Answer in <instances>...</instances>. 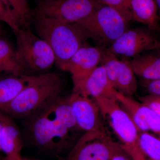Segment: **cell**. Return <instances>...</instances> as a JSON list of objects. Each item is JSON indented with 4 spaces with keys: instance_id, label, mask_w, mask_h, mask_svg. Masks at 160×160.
<instances>
[{
    "instance_id": "obj_1",
    "label": "cell",
    "mask_w": 160,
    "mask_h": 160,
    "mask_svg": "<svg viewBox=\"0 0 160 160\" xmlns=\"http://www.w3.org/2000/svg\"><path fill=\"white\" fill-rule=\"evenodd\" d=\"M22 120L32 145L58 157L68 153L81 136H78L82 131L77 125L67 98L60 97Z\"/></svg>"
},
{
    "instance_id": "obj_2",
    "label": "cell",
    "mask_w": 160,
    "mask_h": 160,
    "mask_svg": "<svg viewBox=\"0 0 160 160\" xmlns=\"http://www.w3.org/2000/svg\"><path fill=\"white\" fill-rule=\"evenodd\" d=\"M65 85L64 79L57 73L35 75L30 84L0 110L13 118L24 119L60 97Z\"/></svg>"
},
{
    "instance_id": "obj_3",
    "label": "cell",
    "mask_w": 160,
    "mask_h": 160,
    "mask_svg": "<svg viewBox=\"0 0 160 160\" xmlns=\"http://www.w3.org/2000/svg\"><path fill=\"white\" fill-rule=\"evenodd\" d=\"M32 24L38 36L49 44L55 56V64L61 68L90 35L77 23H69L48 18L33 17Z\"/></svg>"
},
{
    "instance_id": "obj_4",
    "label": "cell",
    "mask_w": 160,
    "mask_h": 160,
    "mask_svg": "<svg viewBox=\"0 0 160 160\" xmlns=\"http://www.w3.org/2000/svg\"><path fill=\"white\" fill-rule=\"evenodd\" d=\"M92 100L117 137L121 148L133 160H147L140 148V131L118 101L105 98Z\"/></svg>"
},
{
    "instance_id": "obj_5",
    "label": "cell",
    "mask_w": 160,
    "mask_h": 160,
    "mask_svg": "<svg viewBox=\"0 0 160 160\" xmlns=\"http://www.w3.org/2000/svg\"><path fill=\"white\" fill-rule=\"evenodd\" d=\"M17 37V56L23 71L44 72L55 63L54 52L45 40L29 29H20Z\"/></svg>"
},
{
    "instance_id": "obj_6",
    "label": "cell",
    "mask_w": 160,
    "mask_h": 160,
    "mask_svg": "<svg viewBox=\"0 0 160 160\" xmlns=\"http://www.w3.org/2000/svg\"><path fill=\"white\" fill-rule=\"evenodd\" d=\"M129 22L117 10L102 4L77 24L89 33L91 38L111 45L128 29Z\"/></svg>"
},
{
    "instance_id": "obj_7",
    "label": "cell",
    "mask_w": 160,
    "mask_h": 160,
    "mask_svg": "<svg viewBox=\"0 0 160 160\" xmlns=\"http://www.w3.org/2000/svg\"><path fill=\"white\" fill-rule=\"evenodd\" d=\"M102 5L96 0H40L33 17L78 23Z\"/></svg>"
},
{
    "instance_id": "obj_8",
    "label": "cell",
    "mask_w": 160,
    "mask_h": 160,
    "mask_svg": "<svg viewBox=\"0 0 160 160\" xmlns=\"http://www.w3.org/2000/svg\"><path fill=\"white\" fill-rule=\"evenodd\" d=\"M120 147L107 133L84 132L64 160H110Z\"/></svg>"
},
{
    "instance_id": "obj_9",
    "label": "cell",
    "mask_w": 160,
    "mask_h": 160,
    "mask_svg": "<svg viewBox=\"0 0 160 160\" xmlns=\"http://www.w3.org/2000/svg\"><path fill=\"white\" fill-rule=\"evenodd\" d=\"M149 29H127L108 50L115 56L134 58L146 52L157 50L159 40Z\"/></svg>"
},
{
    "instance_id": "obj_10",
    "label": "cell",
    "mask_w": 160,
    "mask_h": 160,
    "mask_svg": "<svg viewBox=\"0 0 160 160\" xmlns=\"http://www.w3.org/2000/svg\"><path fill=\"white\" fill-rule=\"evenodd\" d=\"M101 63L112 85L118 92L130 97L136 92L137 82L130 61L124 58L119 60L107 49L103 51Z\"/></svg>"
},
{
    "instance_id": "obj_11",
    "label": "cell",
    "mask_w": 160,
    "mask_h": 160,
    "mask_svg": "<svg viewBox=\"0 0 160 160\" xmlns=\"http://www.w3.org/2000/svg\"><path fill=\"white\" fill-rule=\"evenodd\" d=\"M103 51L98 47L84 44L60 68L71 75L73 91L79 88L101 63Z\"/></svg>"
},
{
    "instance_id": "obj_12",
    "label": "cell",
    "mask_w": 160,
    "mask_h": 160,
    "mask_svg": "<svg viewBox=\"0 0 160 160\" xmlns=\"http://www.w3.org/2000/svg\"><path fill=\"white\" fill-rule=\"evenodd\" d=\"M67 100L77 125L81 131L106 133L100 117L99 109L94 101L76 92H73Z\"/></svg>"
},
{
    "instance_id": "obj_13",
    "label": "cell",
    "mask_w": 160,
    "mask_h": 160,
    "mask_svg": "<svg viewBox=\"0 0 160 160\" xmlns=\"http://www.w3.org/2000/svg\"><path fill=\"white\" fill-rule=\"evenodd\" d=\"M73 92L93 100L98 98L116 100L118 92L110 82L102 65L98 66L89 75L81 86Z\"/></svg>"
},
{
    "instance_id": "obj_14",
    "label": "cell",
    "mask_w": 160,
    "mask_h": 160,
    "mask_svg": "<svg viewBox=\"0 0 160 160\" xmlns=\"http://www.w3.org/2000/svg\"><path fill=\"white\" fill-rule=\"evenodd\" d=\"M3 112L1 131V151L5 156L20 154L23 143L21 133L13 118Z\"/></svg>"
},
{
    "instance_id": "obj_15",
    "label": "cell",
    "mask_w": 160,
    "mask_h": 160,
    "mask_svg": "<svg viewBox=\"0 0 160 160\" xmlns=\"http://www.w3.org/2000/svg\"><path fill=\"white\" fill-rule=\"evenodd\" d=\"M132 20L142 23L152 31L160 29L158 8L155 0H129Z\"/></svg>"
},
{
    "instance_id": "obj_16",
    "label": "cell",
    "mask_w": 160,
    "mask_h": 160,
    "mask_svg": "<svg viewBox=\"0 0 160 160\" xmlns=\"http://www.w3.org/2000/svg\"><path fill=\"white\" fill-rule=\"evenodd\" d=\"M158 51L133 58L130 62L135 74L144 80H160V53Z\"/></svg>"
},
{
    "instance_id": "obj_17",
    "label": "cell",
    "mask_w": 160,
    "mask_h": 160,
    "mask_svg": "<svg viewBox=\"0 0 160 160\" xmlns=\"http://www.w3.org/2000/svg\"><path fill=\"white\" fill-rule=\"evenodd\" d=\"M35 75L20 74L0 79V110L28 86Z\"/></svg>"
},
{
    "instance_id": "obj_18",
    "label": "cell",
    "mask_w": 160,
    "mask_h": 160,
    "mask_svg": "<svg viewBox=\"0 0 160 160\" xmlns=\"http://www.w3.org/2000/svg\"><path fill=\"white\" fill-rule=\"evenodd\" d=\"M20 29L30 30L32 24L33 12L27 0H1Z\"/></svg>"
},
{
    "instance_id": "obj_19",
    "label": "cell",
    "mask_w": 160,
    "mask_h": 160,
    "mask_svg": "<svg viewBox=\"0 0 160 160\" xmlns=\"http://www.w3.org/2000/svg\"><path fill=\"white\" fill-rule=\"evenodd\" d=\"M22 72L16 50L9 42L0 37V72L18 75Z\"/></svg>"
},
{
    "instance_id": "obj_20",
    "label": "cell",
    "mask_w": 160,
    "mask_h": 160,
    "mask_svg": "<svg viewBox=\"0 0 160 160\" xmlns=\"http://www.w3.org/2000/svg\"><path fill=\"white\" fill-rule=\"evenodd\" d=\"M139 142L147 160H160V138L147 132L140 131Z\"/></svg>"
},
{
    "instance_id": "obj_21",
    "label": "cell",
    "mask_w": 160,
    "mask_h": 160,
    "mask_svg": "<svg viewBox=\"0 0 160 160\" xmlns=\"http://www.w3.org/2000/svg\"><path fill=\"white\" fill-rule=\"evenodd\" d=\"M101 4L113 8L130 22L132 19L129 0H96Z\"/></svg>"
},
{
    "instance_id": "obj_22",
    "label": "cell",
    "mask_w": 160,
    "mask_h": 160,
    "mask_svg": "<svg viewBox=\"0 0 160 160\" xmlns=\"http://www.w3.org/2000/svg\"><path fill=\"white\" fill-rule=\"evenodd\" d=\"M0 20L6 23L15 34H16L20 30L18 25L1 0H0Z\"/></svg>"
},
{
    "instance_id": "obj_23",
    "label": "cell",
    "mask_w": 160,
    "mask_h": 160,
    "mask_svg": "<svg viewBox=\"0 0 160 160\" xmlns=\"http://www.w3.org/2000/svg\"><path fill=\"white\" fill-rule=\"evenodd\" d=\"M139 100L141 103L160 116V96L149 94L140 97Z\"/></svg>"
},
{
    "instance_id": "obj_24",
    "label": "cell",
    "mask_w": 160,
    "mask_h": 160,
    "mask_svg": "<svg viewBox=\"0 0 160 160\" xmlns=\"http://www.w3.org/2000/svg\"><path fill=\"white\" fill-rule=\"evenodd\" d=\"M142 85L149 94L160 96V80H146L143 79Z\"/></svg>"
},
{
    "instance_id": "obj_25",
    "label": "cell",
    "mask_w": 160,
    "mask_h": 160,
    "mask_svg": "<svg viewBox=\"0 0 160 160\" xmlns=\"http://www.w3.org/2000/svg\"><path fill=\"white\" fill-rule=\"evenodd\" d=\"M110 160H133L121 146Z\"/></svg>"
},
{
    "instance_id": "obj_26",
    "label": "cell",
    "mask_w": 160,
    "mask_h": 160,
    "mask_svg": "<svg viewBox=\"0 0 160 160\" xmlns=\"http://www.w3.org/2000/svg\"><path fill=\"white\" fill-rule=\"evenodd\" d=\"M2 160H23L22 157L20 154H12L5 156Z\"/></svg>"
},
{
    "instance_id": "obj_27",
    "label": "cell",
    "mask_w": 160,
    "mask_h": 160,
    "mask_svg": "<svg viewBox=\"0 0 160 160\" xmlns=\"http://www.w3.org/2000/svg\"><path fill=\"white\" fill-rule=\"evenodd\" d=\"M2 111L0 110V139H1V131H2ZM0 152H1V143H0Z\"/></svg>"
},
{
    "instance_id": "obj_28",
    "label": "cell",
    "mask_w": 160,
    "mask_h": 160,
    "mask_svg": "<svg viewBox=\"0 0 160 160\" xmlns=\"http://www.w3.org/2000/svg\"><path fill=\"white\" fill-rule=\"evenodd\" d=\"M158 8V14L159 19L160 21V0H155Z\"/></svg>"
},
{
    "instance_id": "obj_29",
    "label": "cell",
    "mask_w": 160,
    "mask_h": 160,
    "mask_svg": "<svg viewBox=\"0 0 160 160\" xmlns=\"http://www.w3.org/2000/svg\"><path fill=\"white\" fill-rule=\"evenodd\" d=\"M22 159L23 160H39L37 159L33 158L26 157H22Z\"/></svg>"
},
{
    "instance_id": "obj_30",
    "label": "cell",
    "mask_w": 160,
    "mask_h": 160,
    "mask_svg": "<svg viewBox=\"0 0 160 160\" xmlns=\"http://www.w3.org/2000/svg\"><path fill=\"white\" fill-rule=\"evenodd\" d=\"M158 51L160 53V40L159 41L158 44V49H157Z\"/></svg>"
},
{
    "instance_id": "obj_31",
    "label": "cell",
    "mask_w": 160,
    "mask_h": 160,
    "mask_svg": "<svg viewBox=\"0 0 160 160\" xmlns=\"http://www.w3.org/2000/svg\"><path fill=\"white\" fill-rule=\"evenodd\" d=\"M1 32H2V29H1V26H0V34H1Z\"/></svg>"
},
{
    "instance_id": "obj_32",
    "label": "cell",
    "mask_w": 160,
    "mask_h": 160,
    "mask_svg": "<svg viewBox=\"0 0 160 160\" xmlns=\"http://www.w3.org/2000/svg\"></svg>"
},
{
    "instance_id": "obj_33",
    "label": "cell",
    "mask_w": 160,
    "mask_h": 160,
    "mask_svg": "<svg viewBox=\"0 0 160 160\" xmlns=\"http://www.w3.org/2000/svg\"><path fill=\"white\" fill-rule=\"evenodd\" d=\"M27 1H28V0H27Z\"/></svg>"
}]
</instances>
